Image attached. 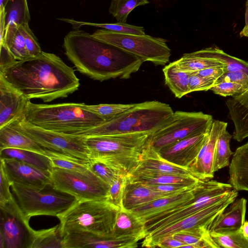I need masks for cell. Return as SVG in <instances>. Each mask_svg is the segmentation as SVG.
<instances>
[{
  "label": "cell",
  "instance_id": "f546056e",
  "mask_svg": "<svg viewBox=\"0 0 248 248\" xmlns=\"http://www.w3.org/2000/svg\"><path fill=\"white\" fill-rule=\"evenodd\" d=\"M16 159L42 170L50 171L53 166L50 158L44 154L16 148H5L0 150V159Z\"/></svg>",
  "mask_w": 248,
  "mask_h": 248
},
{
  "label": "cell",
  "instance_id": "db71d44e",
  "mask_svg": "<svg viewBox=\"0 0 248 248\" xmlns=\"http://www.w3.org/2000/svg\"><path fill=\"white\" fill-rule=\"evenodd\" d=\"M185 244L170 236L164 238L158 245L157 247L162 248H184Z\"/></svg>",
  "mask_w": 248,
  "mask_h": 248
},
{
  "label": "cell",
  "instance_id": "f6af8a7d",
  "mask_svg": "<svg viewBox=\"0 0 248 248\" xmlns=\"http://www.w3.org/2000/svg\"><path fill=\"white\" fill-rule=\"evenodd\" d=\"M19 30L25 40L26 46L30 57L37 56L42 51L37 39L30 28L28 23L21 25Z\"/></svg>",
  "mask_w": 248,
  "mask_h": 248
},
{
  "label": "cell",
  "instance_id": "60d3db41",
  "mask_svg": "<svg viewBox=\"0 0 248 248\" xmlns=\"http://www.w3.org/2000/svg\"><path fill=\"white\" fill-rule=\"evenodd\" d=\"M130 175L129 173L120 174L109 186L106 200L119 209H123L124 192Z\"/></svg>",
  "mask_w": 248,
  "mask_h": 248
},
{
  "label": "cell",
  "instance_id": "680465c9",
  "mask_svg": "<svg viewBox=\"0 0 248 248\" xmlns=\"http://www.w3.org/2000/svg\"><path fill=\"white\" fill-rule=\"evenodd\" d=\"M9 0H0V12L4 11Z\"/></svg>",
  "mask_w": 248,
  "mask_h": 248
},
{
  "label": "cell",
  "instance_id": "30bf717a",
  "mask_svg": "<svg viewBox=\"0 0 248 248\" xmlns=\"http://www.w3.org/2000/svg\"><path fill=\"white\" fill-rule=\"evenodd\" d=\"M214 119L202 112H174L171 121L153 133L149 143L156 150L209 131Z\"/></svg>",
  "mask_w": 248,
  "mask_h": 248
},
{
  "label": "cell",
  "instance_id": "4fadbf2b",
  "mask_svg": "<svg viewBox=\"0 0 248 248\" xmlns=\"http://www.w3.org/2000/svg\"><path fill=\"white\" fill-rule=\"evenodd\" d=\"M16 122L19 130L45 148L90 160V152L84 137L41 128L27 122L24 119V116L16 120Z\"/></svg>",
  "mask_w": 248,
  "mask_h": 248
},
{
  "label": "cell",
  "instance_id": "e0dca14e",
  "mask_svg": "<svg viewBox=\"0 0 248 248\" xmlns=\"http://www.w3.org/2000/svg\"><path fill=\"white\" fill-rule=\"evenodd\" d=\"M139 239L132 237L104 236L87 232L68 233L63 237V248H134Z\"/></svg>",
  "mask_w": 248,
  "mask_h": 248
},
{
  "label": "cell",
  "instance_id": "d590c367",
  "mask_svg": "<svg viewBox=\"0 0 248 248\" xmlns=\"http://www.w3.org/2000/svg\"><path fill=\"white\" fill-rule=\"evenodd\" d=\"M59 224L47 229L34 230L31 248H63Z\"/></svg>",
  "mask_w": 248,
  "mask_h": 248
},
{
  "label": "cell",
  "instance_id": "681fc988",
  "mask_svg": "<svg viewBox=\"0 0 248 248\" xmlns=\"http://www.w3.org/2000/svg\"><path fill=\"white\" fill-rule=\"evenodd\" d=\"M0 179V204H3L9 202L14 196L10 190L11 184L1 164Z\"/></svg>",
  "mask_w": 248,
  "mask_h": 248
},
{
  "label": "cell",
  "instance_id": "f907efd6",
  "mask_svg": "<svg viewBox=\"0 0 248 248\" xmlns=\"http://www.w3.org/2000/svg\"><path fill=\"white\" fill-rule=\"evenodd\" d=\"M146 185L153 190L170 196L186 191L193 187L176 185Z\"/></svg>",
  "mask_w": 248,
  "mask_h": 248
},
{
  "label": "cell",
  "instance_id": "f1b7e54d",
  "mask_svg": "<svg viewBox=\"0 0 248 248\" xmlns=\"http://www.w3.org/2000/svg\"><path fill=\"white\" fill-rule=\"evenodd\" d=\"M130 180L148 185H176L192 187L200 180L193 176L177 175L162 173H145L131 175Z\"/></svg>",
  "mask_w": 248,
  "mask_h": 248
},
{
  "label": "cell",
  "instance_id": "816d5d0a",
  "mask_svg": "<svg viewBox=\"0 0 248 248\" xmlns=\"http://www.w3.org/2000/svg\"><path fill=\"white\" fill-rule=\"evenodd\" d=\"M0 70H1L11 63L16 61V60L14 58L5 44H0Z\"/></svg>",
  "mask_w": 248,
  "mask_h": 248
},
{
  "label": "cell",
  "instance_id": "2e32d148",
  "mask_svg": "<svg viewBox=\"0 0 248 248\" xmlns=\"http://www.w3.org/2000/svg\"><path fill=\"white\" fill-rule=\"evenodd\" d=\"M228 124L214 120L209 136L197 156L188 167L192 175L200 180H209L214 176L213 162L217 139L226 130Z\"/></svg>",
  "mask_w": 248,
  "mask_h": 248
},
{
  "label": "cell",
  "instance_id": "9c48e42d",
  "mask_svg": "<svg viewBox=\"0 0 248 248\" xmlns=\"http://www.w3.org/2000/svg\"><path fill=\"white\" fill-rule=\"evenodd\" d=\"M232 189L229 183L212 179L200 180L194 197L190 201L172 212L152 218L145 222L147 235L216 203L226 197Z\"/></svg>",
  "mask_w": 248,
  "mask_h": 248
},
{
  "label": "cell",
  "instance_id": "ee69618b",
  "mask_svg": "<svg viewBox=\"0 0 248 248\" xmlns=\"http://www.w3.org/2000/svg\"><path fill=\"white\" fill-rule=\"evenodd\" d=\"M5 45L16 61H21L30 57L24 38L19 29L12 40Z\"/></svg>",
  "mask_w": 248,
  "mask_h": 248
},
{
  "label": "cell",
  "instance_id": "b9f144b4",
  "mask_svg": "<svg viewBox=\"0 0 248 248\" xmlns=\"http://www.w3.org/2000/svg\"><path fill=\"white\" fill-rule=\"evenodd\" d=\"M135 104H101L94 105H86V108L107 121L127 111L134 107Z\"/></svg>",
  "mask_w": 248,
  "mask_h": 248
},
{
  "label": "cell",
  "instance_id": "3957f363",
  "mask_svg": "<svg viewBox=\"0 0 248 248\" xmlns=\"http://www.w3.org/2000/svg\"><path fill=\"white\" fill-rule=\"evenodd\" d=\"M27 122L41 128L73 135L106 121L84 103L38 104L30 102L24 115Z\"/></svg>",
  "mask_w": 248,
  "mask_h": 248
},
{
  "label": "cell",
  "instance_id": "74e56055",
  "mask_svg": "<svg viewBox=\"0 0 248 248\" xmlns=\"http://www.w3.org/2000/svg\"><path fill=\"white\" fill-rule=\"evenodd\" d=\"M232 135L226 130L219 136L216 142L213 162L214 172L229 166L230 158L233 154L231 149L230 142Z\"/></svg>",
  "mask_w": 248,
  "mask_h": 248
},
{
  "label": "cell",
  "instance_id": "bcb514c9",
  "mask_svg": "<svg viewBox=\"0 0 248 248\" xmlns=\"http://www.w3.org/2000/svg\"><path fill=\"white\" fill-rule=\"evenodd\" d=\"M217 79L203 77L196 72H192L188 79L189 93L198 91H207L216 84Z\"/></svg>",
  "mask_w": 248,
  "mask_h": 248
},
{
  "label": "cell",
  "instance_id": "9a60e30c",
  "mask_svg": "<svg viewBox=\"0 0 248 248\" xmlns=\"http://www.w3.org/2000/svg\"><path fill=\"white\" fill-rule=\"evenodd\" d=\"M0 164L11 185L16 184L37 189L52 185L50 171L16 159H0Z\"/></svg>",
  "mask_w": 248,
  "mask_h": 248
},
{
  "label": "cell",
  "instance_id": "836d02e7",
  "mask_svg": "<svg viewBox=\"0 0 248 248\" xmlns=\"http://www.w3.org/2000/svg\"><path fill=\"white\" fill-rule=\"evenodd\" d=\"M198 52L204 57L222 63L225 66V72L239 71L248 74V62L230 55L217 47H209Z\"/></svg>",
  "mask_w": 248,
  "mask_h": 248
},
{
  "label": "cell",
  "instance_id": "5bb4252c",
  "mask_svg": "<svg viewBox=\"0 0 248 248\" xmlns=\"http://www.w3.org/2000/svg\"><path fill=\"white\" fill-rule=\"evenodd\" d=\"M237 196V191L232 189L226 197L216 203L169 226L148 234L144 238L142 247H157L164 238L174 233L202 227L208 228L212 221L232 203Z\"/></svg>",
  "mask_w": 248,
  "mask_h": 248
},
{
  "label": "cell",
  "instance_id": "91938a15",
  "mask_svg": "<svg viewBox=\"0 0 248 248\" xmlns=\"http://www.w3.org/2000/svg\"><path fill=\"white\" fill-rule=\"evenodd\" d=\"M248 26V0H247L246 2V12H245V25L244 26Z\"/></svg>",
  "mask_w": 248,
  "mask_h": 248
},
{
  "label": "cell",
  "instance_id": "7a4b0ae2",
  "mask_svg": "<svg viewBox=\"0 0 248 248\" xmlns=\"http://www.w3.org/2000/svg\"><path fill=\"white\" fill-rule=\"evenodd\" d=\"M63 46L68 59L78 71L100 81L128 79L143 62L139 57L84 31L69 32L64 38Z\"/></svg>",
  "mask_w": 248,
  "mask_h": 248
},
{
  "label": "cell",
  "instance_id": "4dcf8cb0",
  "mask_svg": "<svg viewBox=\"0 0 248 248\" xmlns=\"http://www.w3.org/2000/svg\"><path fill=\"white\" fill-rule=\"evenodd\" d=\"M162 71L166 85L176 97L180 98L189 93L188 79L192 72L178 69L174 62L165 66Z\"/></svg>",
  "mask_w": 248,
  "mask_h": 248
},
{
  "label": "cell",
  "instance_id": "83f0119b",
  "mask_svg": "<svg viewBox=\"0 0 248 248\" xmlns=\"http://www.w3.org/2000/svg\"><path fill=\"white\" fill-rule=\"evenodd\" d=\"M147 235L145 222L132 211L119 209L112 236L144 239Z\"/></svg>",
  "mask_w": 248,
  "mask_h": 248
},
{
  "label": "cell",
  "instance_id": "9f6ffc18",
  "mask_svg": "<svg viewBox=\"0 0 248 248\" xmlns=\"http://www.w3.org/2000/svg\"><path fill=\"white\" fill-rule=\"evenodd\" d=\"M242 232L244 235L248 237V221H245L242 226Z\"/></svg>",
  "mask_w": 248,
  "mask_h": 248
},
{
  "label": "cell",
  "instance_id": "ffe728a7",
  "mask_svg": "<svg viewBox=\"0 0 248 248\" xmlns=\"http://www.w3.org/2000/svg\"><path fill=\"white\" fill-rule=\"evenodd\" d=\"M197 185L186 191L159 198L131 211L145 223L149 219L172 212L188 202L194 198Z\"/></svg>",
  "mask_w": 248,
  "mask_h": 248
},
{
  "label": "cell",
  "instance_id": "d6986e66",
  "mask_svg": "<svg viewBox=\"0 0 248 248\" xmlns=\"http://www.w3.org/2000/svg\"><path fill=\"white\" fill-rule=\"evenodd\" d=\"M210 130L186 138L157 151L165 160L187 168L197 156L208 137Z\"/></svg>",
  "mask_w": 248,
  "mask_h": 248
},
{
  "label": "cell",
  "instance_id": "8992f818",
  "mask_svg": "<svg viewBox=\"0 0 248 248\" xmlns=\"http://www.w3.org/2000/svg\"><path fill=\"white\" fill-rule=\"evenodd\" d=\"M119 210L105 200H77L57 216L60 232L63 237L77 232L111 236Z\"/></svg>",
  "mask_w": 248,
  "mask_h": 248
},
{
  "label": "cell",
  "instance_id": "e575fe53",
  "mask_svg": "<svg viewBox=\"0 0 248 248\" xmlns=\"http://www.w3.org/2000/svg\"><path fill=\"white\" fill-rule=\"evenodd\" d=\"M62 21L71 24L75 30L78 29L82 26H92L102 28L108 31L121 33L133 34L138 35L145 34L143 27L137 26L123 22L115 23H95L85 21H80L67 18L59 19Z\"/></svg>",
  "mask_w": 248,
  "mask_h": 248
},
{
  "label": "cell",
  "instance_id": "4316f807",
  "mask_svg": "<svg viewBox=\"0 0 248 248\" xmlns=\"http://www.w3.org/2000/svg\"><path fill=\"white\" fill-rule=\"evenodd\" d=\"M229 167V183L232 188L248 191V141L236 149Z\"/></svg>",
  "mask_w": 248,
  "mask_h": 248
},
{
  "label": "cell",
  "instance_id": "6f0895ef",
  "mask_svg": "<svg viewBox=\"0 0 248 248\" xmlns=\"http://www.w3.org/2000/svg\"><path fill=\"white\" fill-rule=\"evenodd\" d=\"M241 37H248V26H244L240 33Z\"/></svg>",
  "mask_w": 248,
  "mask_h": 248
},
{
  "label": "cell",
  "instance_id": "8fae6325",
  "mask_svg": "<svg viewBox=\"0 0 248 248\" xmlns=\"http://www.w3.org/2000/svg\"><path fill=\"white\" fill-rule=\"evenodd\" d=\"M50 177L54 188L78 200H107L110 186L89 169L81 171L53 167Z\"/></svg>",
  "mask_w": 248,
  "mask_h": 248
},
{
  "label": "cell",
  "instance_id": "44dd1931",
  "mask_svg": "<svg viewBox=\"0 0 248 248\" xmlns=\"http://www.w3.org/2000/svg\"><path fill=\"white\" fill-rule=\"evenodd\" d=\"M145 173L193 176L187 168L173 164L162 157L149 143L143 149L139 164L131 175Z\"/></svg>",
  "mask_w": 248,
  "mask_h": 248
},
{
  "label": "cell",
  "instance_id": "484cf974",
  "mask_svg": "<svg viewBox=\"0 0 248 248\" xmlns=\"http://www.w3.org/2000/svg\"><path fill=\"white\" fill-rule=\"evenodd\" d=\"M5 30L3 40L0 45L8 44L19 27L31 20L27 0H9L5 8Z\"/></svg>",
  "mask_w": 248,
  "mask_h": 248
},
{
  "label": "cell",
  "instance_id": "d6a6232c",
  "mask_svg": "<svg viewBox=\"0 0 248 248\" xmlns=\"http://www.w3.org/2000/svg\"><path fill=\"white\" fill-rule=\"evenodd\" d=\"M176 67L182 70L195 72L211 67H223L220 62L201 55L198 51L184 54L179 59L174 62Z\"/></svg>",
  "mask_w": 248,
  "mask_h": 248
},
{
  "label": "cell",
  "instance_id": "7c38bea8",
  "mask_svg": "<svg viewBox=\"0 0 248 248\" xmlns=\"http://www.w3.org/2000/svg\"><path fill=\"white\" fill-rule=\"evenodd\" d=\"M15 198L0 204V248H31L34 230Z\"/></svg>",
  "mask_w": 248,
  "mask_h": 248
},
{
  "label": "cell",
  "instance_id": "7bdbcfd3",
  "mask_svg": "<svg viewBox=\"0 0 248 248\" xmlns=\"http://www.w3.org/2000/svg\"><path fill=\"white\" fill-rule=\"evenodd\" d=\"M88 169L109 186L120 174L128 173L118 170L104 162L93 159L90 160Z\"/></svg>",
  "mask_w": 248,
  "mask_h": 248
},
{
  "label": "cell",
  "instance_id": "5b68a950",
  "mask_svg": "<svg viewBox=\"0 0 248 248\" xmlns=\"http://www.w3.org/2000/svg\"><path fill=\"white\" fill-rule=\"evenodd\" d=\"M152 134L131 133L84 138L90 152V160L102 161L131 174Z\"/></svg>",
  "mask_w": 248,
  "mask_h": 248
},
{
  "label": "cell",
  "instance_id": "603a6c76",
  "mask_svg": "<svg viewBox=\"0 0 248 248\" xmlns=\"http://www.w3.org/2000/svg\"><path fill=\"white\" fill-rule=\"evenodd\" d=\"M226 105L234 127L232 138L241 142L248 138V89L228 99Z\"/></svg>",
  "mask_w": 248,
  "mask_h": 248
},
{
  "label": "cell",
  "instance_id": "7dc6e473",
  "mask_svg": "<svg viewBox=\"0 0 248 248\" xmlns=\"http://www.w3.org/2000/svg\"><path fill=\"white\" fill-rule=\"evenodd\" d=\"M210 90L215 94L222 96H232L240 92L243 90V86L233 82H221L216 84Z\"/></svg>",
  "mask_w": 248,
  "mask_h": 248
},
{
  "label": "cell",
  "instance_id": "ab89813d",
  "mask_svg": "<svg viewBox=\"0 0 248 248\" xmlns=\"http://www.w3.org/2000/svg\"><path fill=\"white\" fill-rule=\"evenodd\" d=\"M149 3L148 0H112L108 11L118 22L125 23L128 15L133 9Z\"/></svg>",
  "mask_w": 248,
  "mask_h": 248
},
{
  "label": "cell",
  "instance_id": "f5cc1de1",
  "mask_svg": "<svg viewBox=\"0 0 248 248\" xmlns=\"http://www.w3.org/2000/svg\"><path fill=\"white\" fill-rule=\"evenodd\" d=\"M196 73L203 77H207L217 79L225 73L224 67H211L196 72Z\"/></svg>",
  "mask_w": 248,
  "mask_h": 248
},
{
  "label": "cell",
  "instance_id": "ac0fdd59",
  "mask_svg": "<svg viewBox=\"0 0 248 248\" xmlns=\"http://www.w3.org/2000/svg\"><path fill=\"white\" fill-rule=\"evenodd\" d=\"M30 102L0 74V128L24 116Z\"/></svg>",
  "mask_w": 248,
  "mask_h": 248
},
{
  "label": "cell",
  "instance_id": "8d00e7d4",
  "mask_svg": "<svg viewBox=\"0 0 248 248\" xmlns=\"http://www.w3.org/2000/svg\"><path fill=\"white\" fill-rule=\"evenodd\" d=\"M45 155L50 158L53 167L81 171L88 169L90 160L82 159L49 150L46 151Z\"/></svg>",
  "mask_w": 248,
  "mask_h": 248
},
{
  "label": "cell",
  "instance_id": "7402d4cb",
  "mask_svg": "<svg viewBox=\"0 0 248 248\" xmlns=\"http://www.w3.org/2000/svg\"><path fill=\"white\" fill-rule=\"evenodd\" d=\"M247 200H235L209 224V232L225 234L239 231L245 221Z\"/></svg>",
  "mask_w": 248,
  "mask_h": 248
},
{
  "label": "cell",
  "instance_id": "52a82bcc",
  "mask_svg": "<svg viewBox=\"0 0 248 248\" xmlns=\"http://www.w3.org/2000/svg\"><path fill=\"white\" fill-rule=\"evenodd\" d=\"M92 34L96 38L139 57L143 62L164 65L171 55V50L163 38L147 34L121 33L103 29Z\"/></svg>",
  "mask_w": 248,
  "mask_h": 248
},
{
  "label": "cell",
  "instance_id": "6da1fadb",
  "mask_svg": "<svg viewBox=\"0 0 248 248\" xmlns=\"http://www.w3.org/2000/svg\"><path fill=\"white\" fill-rule=\"evenodd\" d=\"M0 74L29 99L44 102L66 97L80 85L72 67L56 54L44 51L13 62L0 70Z\"/></svg>",
  "mask_w": 248,
  "mask_h": 248
},
{
  "label": "cell",
  "instance_id": "f35d334b",
  "mask_svg": "<svg viewBox=\"0 0 248 248\" xmlns=\"http://www.w3.org/2000/svg\"><path fill=\"white\" fill-rule=\"evenodd\" d=\"M215 243L220 248H248V237L245 236L242 229L225 234L210 232Z\"/></svg>",
  "mask_w": 248,
  "mask_h": 248
},
{
  "label": "cell",
  "instance_id": "11a10c76",
  "mask_svg": "<svg viewBox=\"0 0 248 248\" xmlns=\"http://www.w3.org/2000/svg\"><path fill=\"white\" fill-rule=\"evenodd\" d=\"M5 11L0 12V43L4 38L5 30Z\"/></svg>",
  "mask_w": 248,
  "mask_h": 248
},
{
  "label": "cell",
  "instance_id": "d4e9b609",
  "mask_svg": "<svg viewBox=\"0 0 248 248\" xmlns=\"http://www.w3.org/2000/svg\"><path fill=\"white\" fill-rule=\"evenodd\" d=\"M169 196L153 190L145 184L129 179L124 192L123 208L131 211L156 199Z\"/></svg>",
  "mask_w": 248,
  "mask_h": 248
},
{
  "label": "cell",
  "instance_id": "ba28073f",
  "mask_svg": "<svg viewBox=\"0 0 248 248\" xmlns=\"http://www.w3.org/2000/svg\"><path fill=\"white\" fill-rule=\"evenodd\" d=\"M48 186L37 189L16 184L11 185L15 198L29 219L39 215L57 217L77 200L74 196L56 189L52 185L50 188Z\"/></svg>",
  "mask_w": 248,
  "mask_h": 248
},
{
  "label": "cell",
  "instance_id": "c3c4849f",
  "mask_svg": "<svg viewBox=\"0 0 248 248\" xmlns=\"http://www.w3.org/2000/svg\"><path fill=\"white\" fill-rule=\"evenodd\" d=\"M221 82H235L242 85V91L246 90L248 89V74L239 71L225 72L217 80L216 84Z\"/></svg>",
  "mask_w": 248,
  "mask_h": 248
},
{
  "label": "cell",
  "instance_id": "277c9868",
  "mask_svg": "<svg viewBox=\"0 0 248 248\" xmlns=\"http://www.w3.org/2000/svg\"><path fill=\"white\" fill-rule=\"evenodd\" d=\"M173 113L169 105L159 101L136 103L121 115L73 135L88 137L131 133L153 134L169 124Z\"/></svg>",
  "mask_w": 248,
  "mask_h": 248
},
{
  "label": "cell",
  "instance_id": "cb8c5ba5",
  "mask_svg": "<svg viewBox=\"0 0 248 248\" xmlns=\"http://www.w3.org/2000/svg\"><path fill=\"white\" fill-rule=\"evenodd\" d=\"M5 148L24 149L44 155L47 150L19 130L16 120L0 128V150Z\"/></svg>",
  "mask_w": 248,
  "mask_h": 248
},
{
  "label": "cell",
  "instance_id": "1f68e13d",
  "mask_svg": "<svg viewBox=\"0 0 248 248\" xmlns=\"http://www.w3.org/2000/svg\"><path fill=\"white\" fill-rule=\"evenodd\" d=\"M170 236L185 244L184 248H219L212 238L206 227L182 231Z\"/></svg>",
  "mask_w": 248,
  "mask_h": 248
}]
</instances>
